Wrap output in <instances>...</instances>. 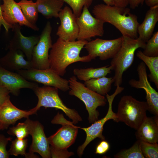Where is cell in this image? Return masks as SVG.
<instances>
[{
    "label": "cell",
    "mask_w": 158,
    "mask_h": 158,
    "mask_svg": "<svg viewBox=\"0 0 158 158\" xmlns=\"http://www.w3.org/2000/svg\"><path fill=\"white\" fill-rule=\"evenodd\" d=\"M87 40L67 41L58 38L52 45L49 54L50 68L60 76L66 72L70 64L77 62H87L92 59L89 55L80 56V52L87 42Z\"/></svg>",
    "instance_id": "obj_1"
},
{
    "label": "cell",
    "mask_w": 158,
    "mask_h": 158,
    "mask_svg": "<svg viewBox=\"0 0 158 158\" xmlns=\"http://www.w3.org/2000/svg\"><path fill=\"white\" fill-rule=\"evenodd\" d=\"M137 71L138 80L131 79L128 84L133 87L145 90L148 110L154 115L158 116V92L152 87L148 80L146 65L143 62L138 65Z\"/></svg>",
    "instance_id": "obj_13"
},
{
    "label": "cell",
    "mask_w": 158,
    "mask_h": 158,
    "mask_svg": "<svg viewBox=\"0 0 158 158\" xmlns=\"http://www.w3.org/2000/svg\"><path fill=\"white\" fill-rule=\"evenodd\" d=\"M1 5L2 18L11 28L15 24L20 26L25 25L36 31L39 30L36 25L29 22L25 17L20 6L14 0H2Z\"/></svg>",
    "instance_id": "obj_17"
},
{
    "label": "cell",
    "mask_w": 158,
    "mask_h": 158,
    "mask_svg": "<svg viewBox=\"0 0 158 158\" xmlns=\"http://www.w3.org/2000/svg\"><path fill=\"white\" fill-rule=\"evenodd\" d=\"M68 80L69 94L78 98L84 103L88 112L89 123H92L98 120L99 114L97 109L106 105L107 98L88 88L84 84L78 81L75 76L70 77Z\"/></svg>",
    "instance_id": "obj_6"
},
{
    "label": "cell",
    "mask_w": 158,
    "mask_h": 158,
    "mask_svg": "<svg viewBox=\"0 0 158 158\" xmlns=\"http://www.w3.org/2000/svg\"><path fill=\"white\" fill-rule=\"evenodd\" d=\"M158 21V5L150 8L146 13L142 22L139 24L137 32L138 37L146 43L152 37Z\"/></svg>",
    "instance_id": "obj_22"
},
{
    "label": "cell",
    "mask_w": 158,
    "mask_h": 158,
    "mask_svg": "<svg viewBox=\"0 0 158 158\" xmlns=\"http://www.w3.org/2000/svg\"><path fill=\"white\" fill-rule=\"evenodd\" d=\"M0 85L15 96L19 95L21 89L28 88L33 90L39 86L37 83L29 81L18 73L7 70L0 65Z\"/></svg>",
    "instance_id": "obj_16"
},
{
    "label": "cell",
    "mask_w": 158,
    "mask_h": 158,
    "mask_svg": "<svg viewBox=\"0 0 158 158\" xmlns=\"http://www.w3.org/2000/svg\"><path fill=\"white\" fill-rule=\"evenodd\" d=\"M76 20L79 28L77 40L89 41L92 37L103 36L105 23L100 19L93 17L86 6L83 7L81 15L76 18Z\"/></svg>",
    "instance_id": "obj_11"
},
{
    "label": "cell",
    "mask_w": 158,
    "mask_h": 158,
    "mask_svg": "<svg viewBox=\"0 0 158 158\" xmlns=\"http://www.w3.org/2000/svg\"><path fill=\"white\" fill-rule=\"evenodd\" d=\"M142 51L145 55L150 56H158V32L153 34L146 42Z\"/></svg>",
    "instance_id": "obj_30"
},
{
    "label": "cell",
    "mask_w": 158,
    "mask_h": 158,
    "mask_svg": "<svg viewBox=\"0 0 158 158\" xmlns=\"http://www.w3.org/2000/svg\"><path fill=\"white\" fill-rule=\"evenodd\" d=\"M116 158H145L140 147V140H138L128 149L121 150L114 156Z\"/></svg>",
    "instance_id": "obj_28"
},
{
    "label": "cell",
    "mask_w": 158,
    "mask_h": 158,
    "mask_svg": "<svg viewBox=\"0 0 158 158\" xmlns=\"http://www.w3.org/2000/svg\"><path fill=\"white\" fill-rule=\"evenodd\" d=\"M25 158H38L37 155L34 154V153L29 152L26 153L25 155Z\"/></svg>",
    "instance_id": "obj_41"
},
{
    "label": "cell",
    "mask_w": 158,
    "mask_h": 158,
    "mask_svg": "<svg viewBox=\"0 0 158 158\" xmlns=\"http://www.w3.org/2000/svg\"><path fill=\"white\" fill-rule=\"evenodd\" d=\"M137 57L142 60L148 67L150 73L148 75L151 81L158 89V56H150L145 55L141 50L137 51Z\"/></svg>",
    "instance_id": "obj_26"
},
{
    "label": "cell",
    "mask_w": 158,
    "mask_h": 158,
    "mask_svg": "<svg viewBox=\"0 0 158 158\" xmlns=\"http://www.w3.org/2000/svg\"><path fill=\"white\" fill-rule=\"evenodd\" d=\"M37 111L34 108L28 111L18 109L12 104L9 96L0 107V124L4 129H6L19 120L28 118Z\"/></svg>",
    "instance_id": "obj_19"
},
{
    "label": "cell",
    "mask_w": 158,
    "mask_h": 158,
    "mask_svg": "<svg viewBox=\"0 0 158 158\" xmlns=\"http://www.w3.org/2000/svg\"><path fill=\"white\" fill-rule=\"evenodd\" d=\"M10 93L7 88L0 85V107L10 96Z\"/></svg>",
    "instance_id": "obj_36"
},
{
    "label": "cell",
    "mask_w": 158,
    "mask_h": 158,
    "mask_svg": "<svg viewBox=\"0 0 158 158\" xmlns=\"http://www.w3.org/2000/svg\"><path fill=\"white\" fill-rule=\"evenodd\" d=\"M114 6L126 8L129 4V0H113Z\"/></svg>",
    "instance_id": "obj_37"
},
{
    "label": "cell",
    "mask_w": 158,
    "mask_h": 158,
    "mask_svg": "<svg viewBox=\"0 0 158 158\" xmlns=\"http://www.w3.org/2000/svg\"><path fill=\"white\" fill-rule=\"evenodd\" d=\"M116 87V88L113 94L110 95L107 94L106 95L109 103V108L106 116L103 118L98 120L92 123L89 127L87 128L79 127V128L85 132L86 136L85 142L77 149V152L79 156L81 157L82 155L87 146L95 138H98L102 140H105V138L102 134V132L103 126L107 121L112 119L116 122H118L116 113L113 111L112 104L115 97L120 93L124 88L118 85Z\"/></svg>",
    "instance_id": "obj_8"
},
{
    "label": "cell",
    "mask_w": 158,
    "mask_h": 158,
    "mask_svg": "<svg viewBox=\"0 0 158 158\" xmlns=\"http://www.w3.org/2000/svg\"><path fill=\"white\" fill-rule=\"evenodd\" d=\"M147 6L150 8L158 5V0H144Z\"/></svg>",
    "instance_id": "obj_40"
},
{
    "label": "cell",
    "mask_w": 158,
    "mask_h": 158,
    "mask_svg": "<svg viewBox=\"0 0 158 158\" xmlns=\"http://www.w3.org/2000/svg\"><path fill=\"white\" fill-rule=\"evenodd\" d=\"M114 81L113 77L104 76L85 81L84 84L90 90L104 96L110 91Z\"/></svg>",
    "instance_id": "obj_25"
},
{
    "label": "cell",
    "mask_w": 158,
    "mask_h": 158,
    "mask_svg": "<svg viewBox=\"0 0 158 158\" xmlns=\"http://www.w3.org/2000/svg\"><path fill=\"white\" fill-rule=\"evenodd\" d=\"M12 138L6 137L4 135H0V158H8L10 155L7 150L6 146Z\"/></svg>",
    "instance_id": "obj_34"
},
{
    "label": "cell",
    "mask_w": 158,
    "mask_h": 158,
    "mask_svg": "<svg viewBox=\"0 0 158 158\" xmlns=\"http://www.w3.org/2000/svg\"><path fill=\"white\" fill-rule=\"evenodd\" d=\"M121 47L115 56L112 59L110 65L114 72V85L120 86L123 82V73L133 63L135 52L139 48H144L146 43L138 37L133 39L123 36Z\"/></svg>",
    "instance_id": "obj_4"
},
{
    "label": "cell",
    "mask_w": 158,
    "mask_h": 158,
    "mask_svg": "<svg viewBox=\"0 0 158 158\" xmlns=\"http://www.w3.org/2000/svg\"><path fill=\"white\" fill-rule=\"evenodd\" d=\"M109 148V143L105 140H102L97 146L95 153L96 154H102L106 153Z\"/></svg>",
    "instance_id": "obj_35"
},
{
    "label": "cell",
    "mask_w": 158,
    "mask_h": 158,
    "mask_svg": "<svg viewBox=\"0 0 158 158\" xmlns=\"http://www.w3.org/2000/svg\"><path fill=\"white\" fill-rule=\"evenodd\" d=\"M37 11L47 19L59 18L64 2L63 0H36Z\"/></svg>",
    "instance_id": "obj_23"
},
{
    "label": "cell",
    "mask_w": 158,
    "mask_h": 158,
    "mask_svg": "<svg viewBox=\"0 0 158 158\" xmlns=\"http://www.w3.org/2000/svg\"><path fill=\"white\" fill-rule=\"evenodd\" d=\"M107 5L110 6H114V3L113 0H102Z\"/></svg>",
    "instance_id": "obj_42"
},
{
    "label": "cell",
    "mask_w": 158,
    "mask_h": 158,
    "mask_svg": "<svg viewBox=\"0 0 158 158\" xmlns=\"http://www.w3.org/2000/svg\"><path fill=\"white\" fill-rule=\"evenodd\" d=\"M18 4L27 20L31 23L36 25L38 16L36 2L32 0H21Z\"/></svg>",
    "instance_id": "obj_27"
},
{
    "label": "cell",
    "mask_w": 158,
    "mask_h": 158,
    "mask_svg": "<svg viewBox=\"0 0 158 158\" xmlns=\"http://www.w3.org/2000/svg\"><path fill=\"white\" fill-rule=\"evenodd\" d=\"M137 140L151 143L158 142V116L154 115L145 118L136 130Z\"/></svg>",
    "instance_id": "obj_21"
},
{
    "label": "cell",
    "mask_w": 158,
    "mask_h": 158,
    "mask_svg": "<svg viewBox=\"0 0 158 158\" xmlns=\"http://www.w3.org/2000/svg\"><path fill=\"white\" fill-rule=\"evenodd\" d=\"M16 72L28 81L55 87L64 92L70 89L68 80L62 78L50 68L44 70L32 68L18 70Z\"/></svg>",
    "instance_id": "obj_9"
},
{
    "label": "cell",
    "mask_w": 158,
    "mask_h": 158,
    "mask_svg": "<svg viewBox=\"0 0 158 158\" xmlns=\"http://www.w3.org/2000/svg\"><path fill=\"white\" fill-rule=\"evenodd\" d=\"M20 26L17 24L13 26L12 29L14 35L8 48L21 51L27 60L31 61L33 48L38 42L40 36H24L21 32Z\"/></svg>",
    "instance_id": "obj_18"
},
{
    "label": "cell",
    "mask_w": 158,
    "mask_h": 158,
    "mask_svg": "<svg viewBox=\"0 0 158 158\" xmlns=\"http://www.w3.org/2000/svg\"><path fill=\"white\" fill-rule=\"evenodd\" d=\"M92 13L95 17L114 25L122 36L138 38V18L130 12L129 8L101 4L94 6Z\"/></svg>",
    "instance_id": "obj_2"
},
{
    "label": "cell",
    "mask_w": 158,
    "mask_h": 158,
    "mask_svg": "<svg viewBox=\"0 0 158 158\" xmlns=\"http://www.w3.org/2000/svg\"><path fill=\"white\" fill-rule=\"evenodd\" d=\"M28 140L27 139H20L16 138L11 140L10 148L8 151L10 155L18 156L22 155L25 156L26 154V150L28 146Z\"/></svg>",
    "instance_id": "obj_29"
},
{
    "label": "cell",
    "mask_w": 158,
    "mask_h": 158,
    "mask_svg": "<svg viewBox=\"0 0 158 158\" xmlns=\"http://www.w3.org/2000/svg\"><path fill=\"white\" fill-rule=\"evenodd\" d=\"M52 30L50 23L47 22L40 36L38 42L33 49L30 61L33 68L44 70L50 68L49 51L53 45L51 36Z\"/></svg>",
    "instance_id": "obj_10"
},
{
    "label": "cell",
    "mask_w": 158,
    "mask_h": 158,
    "mask_svg": "<svg viewBox=\"0 0 158 158\" xmlns=\"http://www.w3.org/2000/svg\"><path fill=\"white\" fill-rule=\"evenodd\" d=\"M9 50L6 54L0 59V65L2 67L13 72L33 68L31 61L25 59V56L21 51Z\"/></svg>",
    "instance_id": "obj_20"
},
{
    "label": "cell",
    "mask_w": 158,
    "mask_h": 158,
    "mask_svg": "<svg viewBox=\"0 0 158 158\" xmlns=\"http://www.w3.org/2000/svg\"><path fill=\"white\" fill-rule=\"evenodd\" d=\"M146 102L137 100L131 95L123 96L118 104L116 115L118 122L125 123L137 130L147 117Z\"/></svg>",
    "instance_id": "obj_5"
},
{
    "label": "cell",
    "mask_w": 158,
    "mask_h": 158,
    "mask_svg": "<svg viewBox=\"0 0 158 158\" xmlns=\"http://www.w3.org/2000/svg\"><path fill=\"white\" fill-rule=\"evenodd\" d=\"M76 17L68 6H66L59 13L60 25L56 35L59 38L67 41H74L78 37L79 28Z\"/></svg>",
    "instance_id": "obj_15"
},
{
    "label": "cell",
    "mask_w": 158,
    "mask_h": 158,
    "mask_svg": "<svg viewBox=\"0 0 158 158\" xmlns=\"http://www.w3.org/2000/svg\"><path fill=\"white\" fill-rule=\"evenodd\" d=\"M0 6L1 5L0 4V30L1 26L3 25L4 28L6 31L8 32L9 30L11 28L5 22L2 18Z\"/></svg>",
    "instance_id": "obj_39"
},
{
    "label": "cell",
    "mask_w": 158,
    "mask_h": 158,
    "mask_svg": "<svg viewBox=\"0 0 158 158\" xmlns=\"http://www.w3.org/2000/svg\"><path fill=\"white\" fill-rule=\"evenodd\" d=\"M7 132L9 135L20 139L25 138L29 134L27 125L24 122L19 123L16 126L10 128Z\"/></svg>",
    "instance_id": "obj_33"
},
{
    "label": "cell",
    "mask_w": 158,
    "mask_h": 158,
    "mask_svg": "<svg viewBox=\"0 0 158 158\" xmlns=\"http://www.w3.org/2000/svg\"><path fill=\"white\" fill-rule=\"evenodd\" d=\"M53 124H60L61 127L54 134L48 138L51 157L68 158L74 155L67 149L73 144L79 127L66 120L58 112L51 121Z\"/></svg>",
    "instance_id": "obj_3"
},
{
    "label": "cell",
    "mask_w": 158,
    "mask_h": 158,
    "mask_svg": "<svg viewBox=\"0 0 158 158\" xmlns=\"http://www.w3.org/2000/svg\"><path fill=\"white\" fill-rule=\"evenodd\" d=\"M112 68L110 65L94 68H75L73 71L74 74L79 80L84 81L91 79L97 78L106 76L111 73Z\"/></svg>",
    "instance_id": "obj_24"
},
{
    "label": "cell",
    "mask_w": 158,
    "mask_h": 158,
    "mask_svg": "<svg viewBox=\"0 0 158 158\" xmlns=\"http://www.w3.org/2000/svg\"><path fill=\"white\" fill-rule=\"evenodd\" d=\"M144 0H129V4L130 8L134 9L140 5H143Z\"/></svg>",
    "instance_id": "obj_38"
},
{
    "label": "cell",
    "mask_w": 158,
    "mask_h": 158,
    "mask_svg": "<svg viewBox=\"0 0 158 158\" xmlns=\"http://www.w3.org/2000/svg\"><path fill=\"white\" fill-rule=\"evenodd\" d=\"M4 130V128H3V126L0 124V131L1 130Z\"/></svg>",
    "instance_id": "obj_43"
},
{
    "label": "cell",
    "mask_w": 158,
    "mask_h": 158,
    "mask_svg": "<svg viewBox=\"0 0 158 158\" xmlns=\"http://www.w3.org/2000/svg\"><path fill=\"white\" fill-rule=\"evenodd\" d=\"M122 41V36L111 40L97 38L88 41L84 48L92 59L98 57L100 60L104 61L115 56L121 47Z\"/></svg>",
    "instance_id": "obj_12"
},
{
    "label": "cell",
    "mask_w": 158,
    "mask_h": 158,
    "mask_svg": "<svg viewBox=\"0 0 158 158\" xmlns=\"http://www.w3.org/2000/svg\"><path fill=\"white\" fill-rule=\"evenodd\" d=\"M140 147L145 158H158V144L140 140Z\"/></svg>",
    "instance_id": "obj_31"
},
{
    "label": "cell",
    "mask_w": 158,
    "mask_h": 158,
    "mask_svg": "<svg viewBox=\"0 0 158 158\" xmlns=\"http://www.w3.org/2000/svg\"><path fill=\"white\" fill-rule=\"evenodd\" d=\"M24 122L27 125L29 134L32 138L29 152L39 154L43 158L51 157L50 144L45 135L43 125L39 121H33L28 118Z\"/></svg>",
    "instance_id": "obj_14"
},
{
    "label": "cell",
    "mask_w": 158,
    "mask_h": 158,
    "mask_svg": "<svg viewBox=\"0 0 158 158\" xmlns=\"http://www.w3.org/2000/svg\"><path fill=\"white\" fill-rule=\"evenodd\" d=\"M58 89L55 87L45 85L36 87L33 90L38 97V101L35 109L37 111L42 107L59 109L72 120L74 124L81 121L82 118L78 112L75 109L67 107L63 103L59 96Z\"/></svg>",
    "instance_id": "obj_7"
},
{
    "label": "cell",
    "mask_w": 158,
    "mask_h": 158,
    "mask_svg": "<svg viewBox=\"0 0 158 158\" xmlns=\"http://www.w3.org/2000/svg\"><path fill=\"white\" fill-rule=\"evenodd\" d=\"M71 8L73 13L76 17L81 15L84 6L88 8L94 0H63Z\"/></svg>",
    "instance_id": "obj_32"
}]
</instances>
